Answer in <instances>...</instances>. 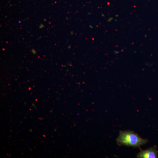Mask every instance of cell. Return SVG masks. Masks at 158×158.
<instances>
[{"label":"cell","mask_w":158,"mask_h":158,"mask_svg":"<svg viewBox=\"0 0 158 158\" xmlns=\"http://www.w3.org/2000/svg\"><path fill=\"white\" fill-rule=\"evenodd\" d=\"M91 13H88L87 14L88 15H90Z\"/></svg>","instance_id":"7"},{"label":"cell","mask_w":158,"mask_h":158,"mask_svg":"<svg viewBox=\"0 0 158 158\" xmlns=\"http://www.w3.org/2000/svg\"><path fill=\"white\" fill-rule=\"evenodd\" d=\"M113 18H110L107 20V22H109L111 21L113 19Z\"/></svg>","instance_id":"3"},{"label":"cell","mask_w":158,"mask_h":158,"mask_svg":"<svg viewBox=\"0 0 158 158\" xmlns=\"http://www.w3.org/2000/svg\"><path fill=\"white\" fill-rule=\"evenodd\" d=\"M102 16H104V15L103 14V13H102Z\"/></svg>","instance_id":"8"},{"label":"cell","mask_w":158,"mask_h":158,"mask_svg":"<svg viewBox=\"0 0 158 158\" xmlns=\"http://www.w3.org/2000/svg\"><path fill=\"white\" fill-rule=\"evenodd\" d=\"M138 158H156L158 157V151L157 147L154 145L152 147L140 150L136 156Z\"/></svg>","instance_id":"2"},{"label":"cell","mask_w":158,"mask_h":158,"mask_svg":"<svg viewBox=\"0 0 158 158\" xmlns=\"http://www.w3.org/2000/svg\"><path fill=\"white\" fill-rule=\"evenodd\" d=\"M44 27V25H43V24H41V25H40V27H39V28H43Z\"/></svg>","instance_id":"4"},{"label":"cell","mask_w":158,"mask_h":158,"mask_svg":"<svg viewBox=\"0 0 158 158\" xmlns=\"http://www.w3.org/2000/svg\"><path fill=\"white\" fill-rule=\"evenodd\" d=\"M116 140L119 145L135 148L139 147L148 142L147 139L141 138L134 131L129 130H120Z\"/></svg>","instance_id":"1"},{"label":"cell","mask_w":158,"mask_h":158,"mask_svg":"<svg viewBox=\"0 0 158 158\" xmlns=\"http://www.w3.org/2000/svg\"><path fill=\"white\" fill-rule=\"evenodd\" d=\"M73 33H74V32L73 31H71L70 32V33H71V35H73Z\"/></svg>","instance_id":"5"},{"label":"cell","mask_w":158,"mask_h":158,"mask_svg":"<svg viewBox=\"0 0 158 158\" xmlns=\"http://www.w3.org/2000/svg\"><path fill=\"white\" fill-rule=\"evenodd\" d=\"M89 27L90 28H93V27L91 25H89Z\"/></svg>","instance_id":"6"}]
</instances>
